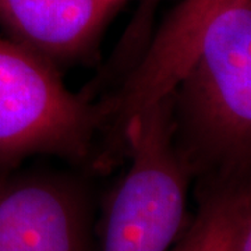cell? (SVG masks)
<instances>
[{
    "instance_id": "1",
    "label": "cell",
    "mask_w": 251,
    "mask_h": 251,
    "mask_svg": "<svg viewBox=\"0 0 251 251\" xmlns=\"http://www.w3.org/2000/svg\"><path fill=\"white\" fill-rule=\"evenodd\" d=\"M187 140L234 180L251 148V0L221 10L190 70L173 91Z\"/></svg>"
},
{
    "instance_id": "2",
    "label": "cell",
    "mask_w": 251,
    "mask_h": 251,
    "mask_svg": "<svg viewBox=\"0 0 251 251\" xmlns=\"http://www.w3.org/2000/svg\"><path fill=\"white\" fill-rule=\"evenodd\" d=\"M131 165L109 198L102 251H169L187 227L191 165L176 143L173 94L147 110L126 141Z\"/></svg>"
},
{
    "instance_id": "3",
    "label": "cell",
    "mask_w": 251,
    "mask_h": 251,
    "mask_svg": "<svg viewBox=\"0 0 251 251\" xmlns=\"http://www.w3.org/2000/svg\"><path fill=\"white\" fill-rule=\"evenodd\" d=\"M100 120L64 87L52 62L0 38V165L34 153L81 159Z\"/></svg>"
},
{
    "instance_id": "4",
    "label": "cell",
    "mask_w": 251,
    "mask_h": 251,
    "mask_svg": "<svg viewBox=\"0 0 251 251\" xmlns=\"http://www.w3.org/2000/svg\"><path fill=\"white\" fill-rule=\"evenodd\" d=\"M234 1L239 0H183L150 38L119 95L100 109L102 119L112 115V128L98 168H110L125 155L127 137L138 120L173 94L197 59L216 14Z\"/></svg>"
},
{
    "instance_id": "5",
    "label": "cell",
    "mask_w": 251,
    "mask_h": 251,
    "mask_svg": "<svg viewBox=\"0 0 251 251\" xmlns=\"http://www.w3.org/2000/svg\"><path fill=\"white\" fill-rule=\"evenodd\" d=\"M80 193L64 181L23 177L0 183V251H90Z\"/></svg>"
},
{
    "instance_id": "6",
    "label": "cell",
    "mask_w": 251,
    "mask_h": 251,
    "mask_svg": "<svg viewBox=\"0 0 251 251\" xmlns=\"http://www.w3.org/2000/svg\"><path fill=\"white\" fill-rule=\"evenodd\" d=\"M112 0H0V23L13 41L46 60L84 54Z\"/></svg>"
},
{
    "instance_id": "7",
    "label": "cell",
    "mask_w": 251,
    "mask_h": 251,
    "mask_svg": "<svg viewBox=\"0 0 251 251\" xmlns=\"http://www.w3.org/2000/svg\"><path fill=\"white\" fill-rule=\"evenodd\" d=\"M249 206V186L236 180L218 183L202 194L197 215L169 251H232L240 216Z\"/></svg>"
},
{
    "instance_id": "8",
    "label": "cell",
    "mask_w": 251,
    "mask_h": 251,
    "mask_svg": "<svg viewBox=\"0 0 251 251\" xmlns=\"http://www.w3.org/2000/svg\"><path fill=\"white\" fill-rule=\"evenodd\" d=\"M159 1L161 0H141L134 18L123 34L120 45L117 46L113 62L115 66L127 69L138 60L140 54L143 53L144 48L151 38L153 13Z\"/></svg>"
},
{
    "instance_id": "9",
    "label": "cell",
    "mask_w": 251,
    "mask_h": 251,
    "mask_svg": "<svg viewBox=\"0 0 251 251\" xmlns=\"http://www.w3.org/2000/svg\"><path fill=\"white\" fill-rule=\"evenodd\" d=\"M232 251H251V206H249L237 225Z\"/></svg>"
}]
</instances>
